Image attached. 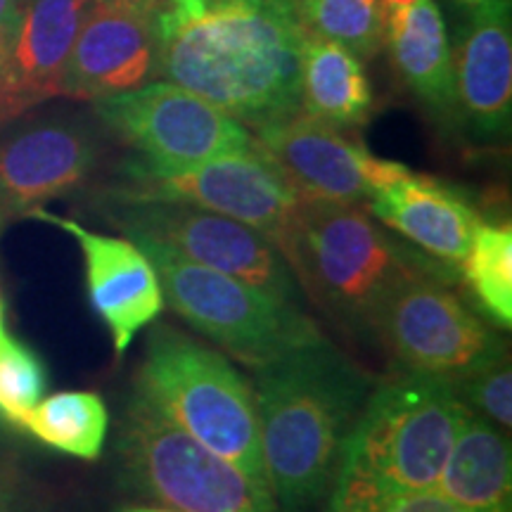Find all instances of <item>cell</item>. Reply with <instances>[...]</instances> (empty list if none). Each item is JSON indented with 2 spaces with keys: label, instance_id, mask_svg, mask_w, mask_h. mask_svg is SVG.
<instances>
[{
  "label": "cell",
  "instance_id": "cell-1",
  "mask_svg": "<svg viewBox=\"0 0 512 512\" xmlns=\"http://www.w3.org/2000/svg\"><path fill=\"white\" fill-rule=\"evenodd\" d=\"M155 72L264 128L299 114L306 34L294 0H159Z\"/></svg>",
  "mask_w": 512,
  "mask_h": 512
},
{
  "label": "cell",
  "instance_id": "cell-2",
  "mask_svg": "<svg viewBox=\"0 0 512 512\" xmlns=\"http://www.w3.org/2000/svg\"><path fill=\"white\" fill-rule=\"evenodd\" d=\"M375 382L330 339L256 370L261 456L278 512L323 508L344 441Z\"/></svg>",
  "mask_w": 512,
  "mask_h": 512
},
{
  "label": "cell",
  "instance_id": "cell-3",
  "mask_svg": "<svg viewBox=\"0 0 512 512\" xmlns=\"http://www.w3.org/2000/svg\"><path fill=\"white\" fill-rule=\"evenodd\" d=\"M278 249L302 294L349 339L370 342L377 311L401 285L458 283L456 266L396 238L366 204L299 200Z\"/></svg>",
  "mask_w": 512,
  "mask_h": 512
},
{
  "label": "cell",
  "instance_id": "cell-4",
  "mask_svg": "<svg viewBox=\"0 0 512 512\" xmlns=\"http://www.w3.org/2000/svg\"><path fill=\"white\" fill-rule=\"evenodd\" d=\"M465 413L439 377L399 370L375 382L344 441L325 512H377L437 489Z\"/></svg>",
  "mask_w": 512,
  "mask_h": 512
},
{
  "label": "cell",
  "instance_id": "cell-5",
  "mask_svg": "<svg viewBox=\"0 0 512 512\" xmlns=\"http://www.w3.org/2000/svg\"><path fill=\"white\" fill-rule=\"evenodd\" d=\"M133 392L192 439L268 486L254 387L219 349L155 320Z\"/></svg>",
  "mask_w": 512,
  "mask_h": 512
},
{
  "label": "cell",
  "instance_id": "cell-6",
  "mask_svg": "<svg viewBox=\"0 0 512 512\" xmlns=\"http://www.w3.org/2000/svg\"><path fill=\"white\" fill-rule=\"evenodd\" d=\"M133 242L150 256L162 283L164 302L176 316L249 368L261 370L328 339L299 304L192 264L174 249L152 240Z\"/></svg>",
  "mask_w": 512,
  "mask_h": 512
},
{
  "label": "cell",
  "instance_id": "cell-7",
  "mask_svg": "<svg viewBox=\"0 0 512 512\" xmlns=\"http://www.w3.org/2000/svg\"><path fill=\"white\" fill-rule=\"evenodd\" d=\"M126 482L178 512H278L271 489L176 427L138 392L121 418Z\"/></svg>",
  "mask_w": 512,
  "mask_h": 512
},
{
  "label": "cell",
  "instance_id": "cell-8",
  "mask_svg": "<svg viewBox=\"0 0 512 512\" xmlns=\"http://www.w3.org/2000/svg\"><path fill=\"white\" fill-rule=\"evenodd\" d=\"M102 214L131 240H152L192 264L226 273L285 302H302V290L278 245L228 216L174 202H131L105 197Z\"/></svg>",
  "mask_w": 512,
  "mask_h": 512
},
{
  "label": "cell",
  "instance_id": "cell-9",
  "mask_svg": "<svg viewBox=\"0 0 512 512\" xmlns=\"http://www.w3.org/2000/svg\"><path fill=\"white\" fill-rule=\"evenodd\" d=\"M105 197L174 202L214 211L259 230L275 245L302 200L256 143L249 150L230 152L183 169L152 171L128 162L121 169V181L107 190Z\"/></svg>",
  "mask_w": 512,
  "mask_h": 512
},
{
  "label": "cell",
  "instance_id": "cell-10",
  "mask_svg": "<svg viewBox=\"0 0 512 512\" xmlns=\"http://www.w3.org/2000/svg\"><path fill=\"white\" fill-rule=\"evenodd\" d=\"M370 342L403 373L456 382L505 354V342L444 280L401 285L377 311Z\"/></svg>",
  "mask_w": 512,
  "mask_h": 512
},
{
  "label": "cell",
  "instance_id": "cell-11",
  "mask_svg": "<svg viewBox=\"0 0 512 512\" xmlns=\"http://www.w3.org/2000/svg\"><path fill=\"white\" fill-rule=\"evenodd\" d=\"M100 124L131 147L143 169H183L249 150L254 136L240 121L169 81L93 102Z\"/></svg>",
  "mask_w": 512,
  "mask_h": 512
},
{
  "label": "cell",
  "instance_id": "cell-12",
  "mask_svg": "<svg viewBox=\"0 0 512 512\" xmlns=\"http://www.w3.org/2000/svg\"><path fill=\"white\" fill-rule=\"evenodd\" d=\"M254 143L302 200L366 204L377 188L411 171L304 114L259 128Z\"/></svg>",
  "mask_w": 512,
  "mask_h": 512
},
{
  "label": "cell",
  "instance_id": "cell-13",
  "mask_svg": "<svg viewBox=\"0 0 512 512\" xmlns=\"http://www.w3.org/2000/svg\"><path fill=\"white\" fill-rule=\"evenodd\" d=\"M100 138L81 117H38L0 133V230L79 190L100 162Z\"/></svg>",
  "mask_w": 512,
  "mask_h": 512
},
{
  "label": "cell",
  "instance_id": "cell-14",
  "mask_svg": "<svg viewBox=\"0 0 512 512\" xmlns=\"http://www.w3.org/2000/svg\"><path fill=\"white\" fill-rule=\"evenodd\" d=\"M27 219L50 223L76 240L86 266L88 302L110 330L114 354L124 356L138 332L150 328L166 306L150 256L126 235L114 238L95 233L43 207L31 211Z\"/></svg>",
  "mask_w": 512,
  "mask_h": 512
},
{
  "label": "cell",
  "instance_id": "cell-15",
  "mask_svg": "<svg viewBox=\"0 0 512 512\" xmlns=\"http://www.w3.org/2000/svg\"><path fill=\"white\" fill-rule=\"evenodd\" d=\"M155 72L152 10L91 3L62 74L60 95L100 100L145 86Z\"/></svg>",
  "mask_w": 512,
  "mask_h": 512
},
{
  "label": "cell",
  "instance_id": "cell-16",
  "mask_svg": "<svg viewBox=\"0 0 512 512\" xmlns=\"http://www.w3.org/2000/svg\"><path fill=\"white\" fill-rule=\"evenodd\" d=\"M458 124L479 143H503L512 124L510 0L475 5L453 53Z\"/></svg>",
  "mask_w": 512,
  "mask_h": 512
},
{
  "label": "cell",
  "instance_id": "cell-17",
  "mask_svg": "<svg viewBox=\"0 0 512 512\" xmlns=\"http://www.w3.org/2000/svg\"><path fill=\"white\" fill-rule=\"evenodd\" d=\"M366 207L408 245L456 268L482 221L463 190L413 169L377 188Z\"/></svg>",
  "mask_w": 512,
  "mask_h": 512
},
{
  "label": "cell",
  "instance_id": "cell-18",
  "mask_svg": "<svg viewBox=\"0 0 512 512\" xmlns=\"http://www.w3.org/2000/svg\"><path fill=\"white\" fill-rule=\"evenodd\" d=\"M384 41L415 100L441 126L458 124L453 50L434 0H384Z\"/></svg>",
  "mask_w": 512,
  "mask_h": 512
},
{
  "label": "cell",
  "instance_id": "cell-19",
  "mask_svg": "<svg viewBox=\"0 0 512 512\" xmlns=\"http://www.w3.org/2000/svg\"><path fill=\"white\" fill-rule=\"evenodd\" d=\"M91 0H24L0 91L24 110L60 95L62 74Z\"/></svg>",
  "mask_w": 512,
  "mask_h": 512
},
{
  "label": "cell",
  "instance_id": "cell-20",
  "mask_svg": "<svg viewBox=\"0 0 512 512\" xmlns=\"http://www.w3.org/2000/svg\"><path fill=\"white\" fill-rule=\"evenodd\" d=\"M434 491L472 512H510V441L494 422L467 408Z\"/></svg>",
  "mask_w": 512,
  "mask_h": 512
},
{
  "label": "cell",
  "instance_id": "cell-21",
  "mask_svg": "<svg viewBox=\"0 0 512 512\" xmlns=\"http://www.w3.org/2000/svg\"><path fill=\"white\" fill-rule=\"evenodd\" d=\"M373 102L366 69L351 50L325 38H306L299 114L339 131H351L370 119Z\"/></svg>",
  "mask_w": 512,
  "mask_h": 512
},
{
  "label": "cell",
  "instance_id": "cell-22",
  "mask_svg": "<svg viewBox=\"0 0 512 512\" xmlns=\"http://www.w3.org/2000/svg\"><path fill=\"white\" fill-rule=\"evenodd\" d=\"M22 430L67 456L98 460L110 430V413L95 392H57L31 408Z\"/></svg>",
  "mask_w": 512,
  "mask_h": 512
},
{
  "label": "cell",
  "instance_id": "cell-23",
  "mask_svg": "<svg viewBox=\"0 0 512 512\" xmlns=\"http://www.w3.org/2000/svg\"><path fill=\"white\" fill-rule=\"evenodd\" d=\"M458 280L472 292L486 316L508 330L512 325V228L508 221H479L458 264Z\"/></svg>",
  "mask_w": 512,
  "mask_h": 512
},
{
  "label": "cell",
  "instance_id": "cell-24",
  "mask_svg": "<svg viewBox=\"0 0 512 512\" xmlns=\"http://www.w3.org/2000/svg\"><path fill=\"white\" fill-rule=\"evenodd\" d=\"M309 36L335 41L358 60H373L384 46V0H294Z\"/></svg>",
  "mask_w": 512,
  "mask_h": 512
},
{
  "label": "cell",
  "instance_id": "cell-25",
  "mask_svg": "<svg viewBox=\"0 0 512 512\" xmlns=\"http://www.w3.org/2000/svg\"><path fill=\"white\" fill-rule=\"evenodd\" d=\"M48 389L43 361L29 344L0 328V420L22 430L31 408Z\"/></svg>",
  "mask_w": 512,
  "mask_h": 512
},
{
  "label": "cell",
  "instance_id": "cell-26",
  "mask_svg": "<svg viewBox=\"0 0 512 512\" xmlns=\"http://www.w3.org/2000/svg\"><path fill=\"white\" fill-rule=\"evenodd\" d=\"M451 384L458 399L472 413L494 422L498 430H508L512 425V368L508 351Z\"/></svg>",
  "mask_w": 512,
  "mask_h": 512
},
{
  "label": "cell",
  "instance_id": "cell-27",
  "mask_svg": "<svg viewBox=\"0 0 512 512\" xmlns=\"http://www.w3.org/2000/svg\"><path fill=\"white\" fill-rule=\"evenodd\" d=\"M377 512H472V510L460 508V505L448 501L446 496H441L439 491H420V494L396 498V501L384 505V508Z\"/></svg>",
  "mask_w": 512,
  "mask_h": 512
},
{
  "label": "cell",
  "instance_id": "cell-28",
  "mask_svg": "<svg viewBox=\"0 0 512 512\" xmlns=\"http://www.w3.org/2000/svg\"><path fill=\"white\" fill-rule=\"evenodd\" d=\"M24 0H0V72L8 62L12 43H15L19 19H22Z\"/></svg>",
  "mask_w": 512,
  "mask_h": 512
},
{
  "label": "cell",
  "instance_id": "cell-29",
  "mask_svg": "<svg viewBox=\"0 0 512 512\" xmlns=\"http://www.w3.org/2000/svg\"><path fill=\"white\" fill-rule=\"evenodd\" d=\"M93 3H114V5H131V8H140V10H152L159 5V0H93Z\"/></svg>",
  "mask_w": 512,
  "mask_h": 512
},
{
  "label": "cell",
  "instance_id": "cell-30",
  "mask_svg": "<svg viewBox=\"0 0 512 512\" xmlns=\"http://www.w3.org/2000/svg\"><path fill=\"white\" fill-rule=\"evenodd\" d=\"M119 512H178V510H171V508H150V505H126V508H121Z\"/></svg>",
  "mask_w": 512,
  "mask_h": 512
},
{
  "label": "cell",
  "instance_id": "cell-31",
  "mask_svg": "<svg viewBox=\"0 0 512 512\" xmlns=\"http://www.w3.org/2000/svg\"><path fill=\"white\" fill-rule=\"evenodd\" d=\"M5 325V302H3V287H0V328Z\"/></svg>",
  "mask_w": 512,
  "mask_h": 512
},
{
  "label": "cell",
  "instance_id": "cell-32",
  "mask_svg": "<svg viewBox=\"0 0 512 512\" xmlns=\"http://www.w3.org/2000/svg\"><path fill=\"white\" fill-rule=\"evenodd\" d=\"M458 3H463V5H472V8H475V5H482V3H486V0H458Z\"/></svg>",
  "mask_w": 512,
  "mask_h": 512
}]
</instances>
